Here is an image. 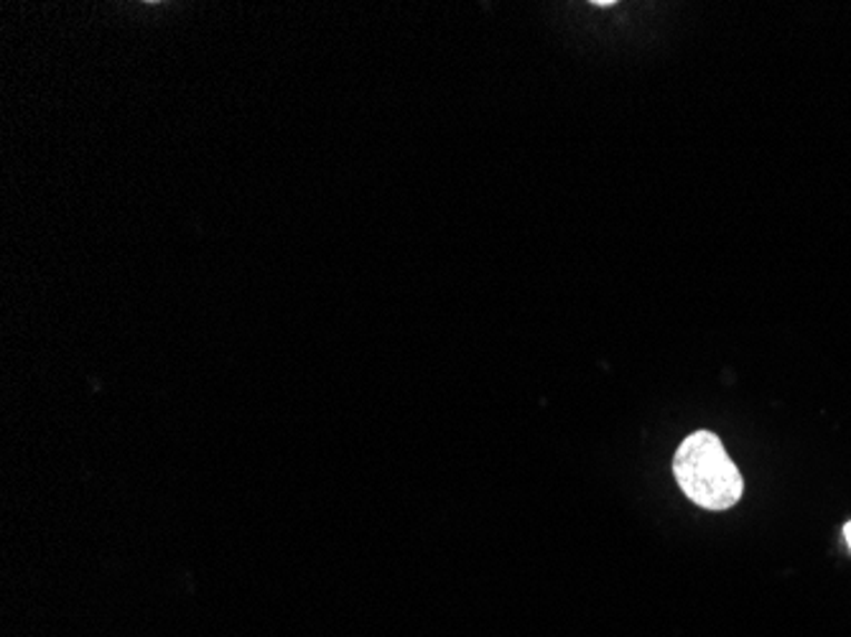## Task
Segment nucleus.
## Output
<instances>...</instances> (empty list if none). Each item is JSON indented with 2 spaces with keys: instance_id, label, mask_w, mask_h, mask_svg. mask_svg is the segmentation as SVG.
<instances>
[{
  "instance_id": "obj_1",
  "label": "nucleus",
  "mask_w": 851,
  "mask_h": 637,
  "mask_svg": "<svg viewBox=\"0 0 851 637\" xmlns=\"http://www.w3.org/2000/svg\"><path fill=\"white\" fill-rule=\"evenodd\" d=\"M673 474L686 498L706 510H730L744 490L737 464L712 431H696L684 439L673 459Z\"/></svg>"
},
{
  "instance_id": "obj_2",
  "label": "nucleus",
  "mask_w": 851,
  "mask_h": 637,
  "mask_svg": "<svg viewBox=\"0 0 851 637\" xmlns=\"http://www.w3.org/2000/svg\"><path fill=\"white\" fill-rule=\"evenodd\" d=\"M844 536H847V543H849V548H851V520L844 526Z\"/></svg>"
},
{
  "instance_id": "obj_3",
  "label": "nucleus",
  "mask_w": 851,
  "mask_h": 637,
  "mask_svg": "<svg viewBox=\"0 0 851 637\" xmlns=\"http://www.w3.org/2000/svg\"><path fill=\"white\" fill-rule=\"evenodd\" d=\"M594 6H599V8H609V6H615V3H612V0H599V3H594Z\"/></svg>"
}]
</instances>
